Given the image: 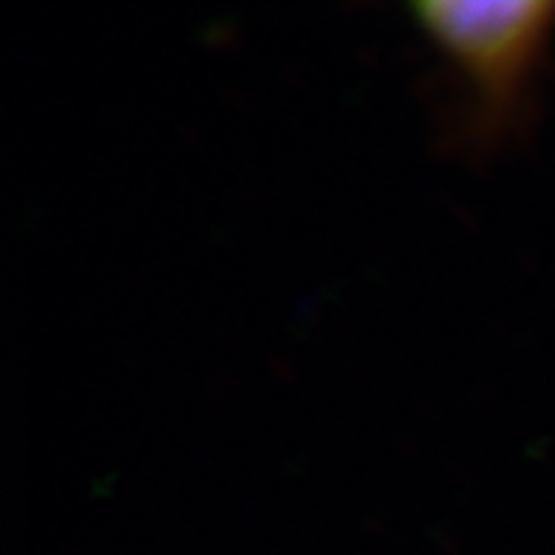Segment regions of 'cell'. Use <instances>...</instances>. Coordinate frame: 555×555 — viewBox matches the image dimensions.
<instances>
[{
	"instance_id": "obj_1",
	"label": "cell",
	"mask_w": 555,
	"mask_h": 555,
	"mask_svg": "<svg viewBox=\"0 0 555 555\" xmlns=\"http://www.w3.org/2000/svg\"><path fill=\"white\" fill-rule=\"evenodd\" d=\"M555 7L547 0H423L416 17L460 68L490 117L516 105Z\"/></svg>"
}]
</instances>
